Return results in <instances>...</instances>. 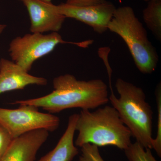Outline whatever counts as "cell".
<instances>
[{"instance_id":"obj_4","label":"cell","mask_w":161,"mask_h":161,"mask_svg":"<svg viewBox=\"0 0 161 161\" xmlns=\"http://www.w3.org/2000/svg\"><path fill=\"white\" fill-rule=\"evenodd\" d=\"M108 30L120 37L127 45L139 71L151 74L155 70L159 60L157 52L132 7L116 8Z\"/></svg>"},{"instance_id":"obj_10","label":"cell","mask_w":161,"mask_h":161,"mask_svg":"<svg viewBox=\"0 0 161 161\" xmlns=\"http://www.w3.org/2000/svg\"><path fill=\"white\" fill-rule=\"evenodd\" d=\"M47 80L30 75L12 60L0 59V95L5 92L23 90L28 86H46Z\"/></svg>"},{"instance_id":"obj_20","label":"cell","mask_w":161,"mask_h":161,"mask_svg":"<svg viewBox=\"0 0 161 161\" xmlns=\"http://www.w3.org/2000/svg\"><path fill=\"white\" fill-rule=\"evenodd\" d=\"M19 1H21L22 0H19ZM40 1L46 2V3H52V0H40Z\"/></svg>"},{"instance_id":"obj_5","label":"cell","mask_w":161,"mask_h":161,"mask_svg":"<svg viewBox=\"0 0 161 161\" xmlns=\"http://www.w3.org/2000/svg\"><path fill=\"white\" fill-rule=\"evenodd\" d=\"M93 42L92 40L78 42L64 41L58 32L46 35L31 33L12 40L9 53L13 61L29 72L36 60L51 53L58 44L68 43L86 48Z\"/></svg>"},{"instance_id":"obj_3","label":"cell","mask_w":161,"mask_h":161,"mask_svg":"<svg viewBox=\"0 0 161 161\" xmlns=\"http://www.w3.org/2000/svg\"><path fill=\"white\" fill-rule=\"evenodd\" d=\"M119 98L111 91L109 100L136 142L145 148L153 149V112L143 90L118 78L115 84Z\"/></svg>"},{"instance_id":"obj_19","label":"cell","mask_w":161,"mask_h":161,"mask_svg":"<svg viewBox=\"0 0 161 161\" xmlns=\"http://www.w3.org/2000/svg\"><path fill=\"white\" fill-rule=\"evenodd\" d=\"M144 1L148 3V2H158V1H161V0H144Z\"/></svg>"},{"instance_id":"obj_15","label":"cell","mask_w":161,"mask_h":161,"mask_svg":"<svg viewBox=\"0 0 161 161\" xmlns=\"http://www.w3.org/2000/svg\"><path fill=\"white\" fill-rule=\"evenodd\" d=\"M81 154L78 161H104L102 157L98 147L93 144H85L80 147Z\"/></svg>"},{"instance_id":"obj_11","label":"cell","mask_w":161,"mask_h":161,"mask_svg":"<svg viewBox=\"0 0 161 161\" xmlns=\"http://www.w3.org/2000/svg\"><path fill=\"white\" fill-rule=\"evenodd\" d=\"M78 114L71 115L67 127L57 146L51 151L37 161H72L79 153L74 142Z\"/></svg>"},{"instance_id":"obj_6","label":"cell","mask_w":161,"mask_h":161,"mask_svg":"<svg viewBox=\"0 0 161 161\" xmlns=\"http://www.w3.org/2000/svg\"><path fill=\"white\" fill-rule=\"evenodd\" d=\"M0 125L14 139L36 130L54 132L59 128L60 119L51 113L39 112L34 106L19 105L15 109L0 108Z\"/></svg>"},{"instance_id":"obj_14","label":"cell","mask_w":161,"mask_h":161,"mask_svg":"<svg viewBox=\"0 0 161 161\" xmlns=\"http://www.w3.org/2000/svg\"><path fill=\"white\" fill-rule=\"evenodd\" d=\"M156 100L158 111L157 131L156 137L153 142V149L155 150L158 155L161 156V83L157 85L155 92Z\"/></svg>"},{"instance_id":"obj_18","label":"cell","mask_w":161,"mask_h":161,"mask_svg":"<svg viewBox=\"0 0 161 161\" xmlns=\"http://www.w3.org/2000/svg\"><path fill=\"white\" fill-rule=\"evenodd\" d=\"M6 26H7L5 25V24H0V35L3 32L4 30L6 29Z\"/></svg>"},{"instance_id":"obj_9","label":"cell","mask_w":161,"mask_h":161,"mask_svg":"<svg viewBox=\"0 0 161 161\" xmlns=\"http://www.w3.org/2000/svg\"><path fill=\"white\" fill-rule=\"evenodd\" d=\"M48 136L47 130H38L14 139L0 161H35L38 151Z\"/></svg>"},{"instance_id":"obj_2","label":"cell","mask_w":161,"mask_h":161,"mask_svg":"<svg viewBox=\"0 0 161 161\" xmlns=\"http://www.w3.org/2000/svg\"><path fill=\"white\" fill-rule=\"evenodd\" d=\"M78 132L75 145L90 143L97 147L113 146L125 150L131 145L132 134L113 107L106 106L95 112L81 110L76 122Z\"/></svg>"},{"instance_id":"obj_12","label":"cell","mask_w":161,"mask_h":161,"mask_svg":"<svg viewBox=\"0 0 161 161\" xmlns=\"http://www.w3.org/2000/svg\"><path fill=\"white\" fill-rule=\"evenodd\" d=\"M143 18L156 39L161 40V1L148 2L143 10Z\"/></svg>"},{"instance_id":"obj_1","label":"cell","mask_w":161,"mask_h":161,"mask_svg":"<svg viewBox=\"0 0 161 161\" xmlns=\"http://www.w3.org/2000/svg\"><path fill=\"white\" fill-rule=\"evenodd\" d=\"M53 86V91L48 95L11 104L30 105L53 114L74 108L94 109L109 101L108 86L101 79L78 80L74 75L66 74L54 78Z\"/></svg>"},{"instance_id":"obj_16","label":"cell","mask_w":161,"mask_h":161,"mask_svg":"<svg viewBox=\"0 0 161 161\" xmlns=\"http://www.w3.org/2000/svg\"><path fill=\"white\" fill-rule=\"evenodd\" d=\"M13 139L9 132L0 125V159L7 151Z\"/></svg>"},{"instance_id":"obj_7","label":"cell","mask_w":161,"mask_h":161,"mask_svg":"<svg viewBox=\"0 0 161 161\" xmlns=\"http://www.w3.org/2000/svg\"><path fill=\"white\" fill-rule=\"evenodd\" d=\"M49 6L53 10L65 18L82 22L99 34L108 30L109 23L116 8L112 3L107 1L98 5L85 7L70 6L65 3L55 5L50 3Z\"/></svg>"},{"instance_id":"obj_13","label":"cell","mask_w":161,"mask_h":161,"mask_svg":"<svg viewBox=\"0 0 161 161\" xmlns=\"http://www.w3.org/2000/svg\"><path fill=\"white\" fill-rule=\"evenodd\" d=\"M151 149L145 148L137 142L131 143L125 150L130 161H157L152 155Z\"/></svg>"},{"instance_id":"obj_8","label":"cell","mask_w":161,"mask_h":161,"mask_svg":"<svg viewBox=\"0 0 161 161\" xmlns=\"http://www.w3.org/2000/svg\"><path fill=\"white\" fill-rule=\"evenodd\" d=\"M30 20L31 33L58 32L66 18L50 8L49 3L40 0H22Z\"/></svg>"},{"instance_id":"obj_17","label":"cell","mask_w":161,"mask_h":161,"mask_svg":"<svg viewBox=\"0 0 161 161\" xmlns=\"http://www.w3.org/2000/svg\"><path fill=\"white\" fill-rule=\"evenodd\" d=\"M106 0H66V3L70 6L77 7L94 6L104 3Z\"/></svg>"}]
</instances>
